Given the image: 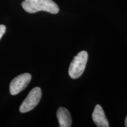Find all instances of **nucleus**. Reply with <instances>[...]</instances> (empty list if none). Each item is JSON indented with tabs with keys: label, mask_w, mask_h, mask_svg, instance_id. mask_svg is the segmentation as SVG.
<instances>
[{
	"label": "nucleus",
	"mask_w": 127,
	"mask_h": 127,
	"mask_svg": "<svg viewBox=\"0 0 127 127\" xmlns=\"http://www.w3.org/2000/svg\"><path fill=\"white\" fill-rule=\"evenodd\" d=\"M31 80V75L24 73L14 78L9 85V92L12 95H17L28 86Z\"/></svg>",
	"instance_id": "obj_4"
},
{
	"label": "nucleus",
	"mask_w": 127,
	"mask_h": 127,
	"mask_svg": "<svg viewBox=\"0 0 127 127\" xmlns=\"http://www.w3.org/2000/svg\"><path fill=\"white\" fill-rule=\"evenodd\" d=\"M92 118L94 123L98 127H108L109 126L108 121L106 118L104 111L99 105H96L95 107L92 114Z\"/></svg>",
	"instance_id": "obj_5"
},
{
	"label": "nucleus",
	"mask_w": 127,
	"mask_h": 127,
	"mask_svg": "<svg viewBox=\"0 0 127 127\" xmlns=\"http://www.w3.org/2000/svg\"><path fill=\"white\" fill-rule=\"evenodd\" d=\"M88 58V52L85 51L79 52L74 57L68 69L69 75L71 78L77 79L82 75L86 67Z\"/></svg>",
	"instance_id": "obj_2"
},
{
	"label": "nucleus",
	"mask_w": 127,
	"mask_h": 127,
	"mask_svg": "<svg viewBox=\"0 0 127 127\" xmlns=\"http://www.w3.org/2000/svg\"><path fill=\"white\" fill-rule=\"evenodd\" d=\"M22 7L28 13H36L43 11L52 14L59 12V8L52 0H25L22 2Z\"/></svg>",
	"instance_id": "obj_1"
},
{
	"label": "nucleus",
	"mask_w": 127,
	"mask_h": 127,
	"mask_svg": "<svg viewBox=\"0 0 127 127\" xmlns=\"http://www.w3.org/2000/svg\"><path fill=\"white\" fill-rule=\"evenodd\" d=\"M125 126L127 127V116L125 118Z\"/></svg>",
	"instance_id": "obj_8"
},
{
	"label": "nucleus",
	"mask_w": 127,
	"mask_h": 127,
	"mask_svg": "<svg viewBox=\"0 0 127 127\" xmlns=\"http://www.w3.org/2000/svg\"><path fill=\"white\" fill-rule=\"evenodd\" d=\"M6 27L4 25H0V39L5 33Z\"/></svg>",
	"instance_id": "obj_7"
},
{
	"label": "nucleus",
	"mask_w": 127,
	"mask_h": 127,
	"mask_svg": "<svg viewBox=\"0 0 127 127\" xmlns=\"http://www.w3.org/2000/svg\"><path fill=\"white\" fill-rule=\"evenodd\" d=\"M42 96V91L39 87H35L26 98L24 100L20 107V111L21 113H25L32 110L38 104Z\"/></svg>",
	"instance_id": "obj_3"
},
{
	"label": "nucleus",
	"mask_w": 127,
	"mask_h": 127,
	"mask_svg": "<svg viewBox=\"0 0 127 127\" xmlns=\"http://www.w3.org/2000/svg\"><path fill=\"white\" fill-rule=\"evenodd\" d=\"M57 117L60 127H69L72 125L71 114L65 108L60 107L58 109L57 111Z\"/></svg>",
	"instance_id": "obj_6"
}]
</instances>
